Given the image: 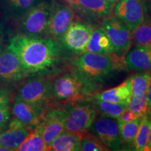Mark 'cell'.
Listing matches in <instances>:
<instances>
[{
  "label": "cell",
  "instance_id": "cell-29",
  "mask_svg": "<svg viewBox=\"0 0 151 151\" xmlns=\"http://www.w3.org/2000/svg\"><path fill=\"white\" fill-rule=\"evenodd\" d=\"M80 137V148L83 151H106L109 148L97 137L89 131L83 132Z\"/></svg>",
  "mask_w": 151,
  "mask_h": 151
},
{
  "label": "cell",
  "instance_id": "cell-1",
  "mask_svg": "<svg viewBox=\"0 0 151 151\" xmlns=\"http://www.w3.org/2000/svg\"><path fill=\"white\" fill-rule=\"evenodd\" d=\"M7 46L18 55L28 78L36 76L52 78L65 71L71 60L61 43L49 38L17 33Z\"/></svg>",
  "mask_w": 151,
  "mask_h": 151
},
{
  "label": "cell",
  "instance_id": "cell-9",
  "mask_svg": "<svg viewBox=\"0 0 151 151\" xmlns=\"http://www.w3.org/2000/svg\"><path fill=\"white\" fill-rule=\"evenodd\" d=\"M67 119L65 106H50L41 119L40 123L36 126L43 140L48 146L60 134L65 132Z\"/></svg>",
  "mask_w": 151,
  "mask_h": 151
},
{
  "label": "cell",
  "instance_id": "cell-2",
  "mask_svg": "<svg viewBox=\"0 0 151 151\" xmlns=\"http://www.w3.org/2000/svg\"><path fill=\"white\" fill-rule=\"evenodd\" d=\"M70 64L71 69L100 86H102V83L115 71L127 68L124 56H119L116 53L100 54L88 51L71 58Z\"/></svg>",
  "mask_w": 151,
  "mask_h": 151
},
{
  "label": "cell",
  "instance_id": "cell-35",
  "mask_svg": "<svg viewBox=\"0 0 151 151\" xmlns=\"http://www.w3.org/2000/svg\"><path fill=\"white\" fill-rule=\"evenodd\" d=\"M0 151H11V150L8 148H6V147L1 146V145H0Z\"/></svg>",
  "mask_w": 151,
  "mask_h": 151
},
{
  "label": "cell",
  "instance_id": "cell-30",
  "mask_svg": "<svg viewBox=\"0 0 151 151\" xmlns=\"http://www.w3.org/2000/svg\"><path fill=\"white\" fill-rule=\"evenodd\" d=\"M11 115L10 105L0 108V131H1L8 123L11 119Z\"/></svg>",
  "mask_w": 151,
  "mask_h": 151
},
{
  "label": "cell",
  "instance_id": "cell-4",
  "mask_svg": "<svg viewBox=\"0 0 151 151\" xmlns=\"http://www.w3.org/2000/svg\"><path fill=\"white\" fill-rule=\"evenodd\" d=\"M50 3L41 0L16 21L18 34L30 37L46 38Z\"/></svg>",
  "mask_w": 151,
  "mask_h": 151
},
{
  "label": "cell",
  "instance_id": "cell-25",
  "mask_svg": "<svg viewBox=\"0 0 151 151\" xmlns=\"http://www.w3.org/2000/svg\"><path fill=\"white\" fill-rule=\"evenodd\" d=\"M151 111L146 116L141 117L140 125L138 130L137 137L133 145L134 150L137 151L144 150L149 135L151 132Z\"/></svg>",
  "mask_w": 151,
  "mask_h": 151
},
{
  "label": "cell",
  "instance_id": "cell-15",
  "mask_svg": "<svg viewBox=\"0 0 151 151\" xmlns=\"http://www.w3.org/2000/svg\"><path fill=\"white\" fill-rule=\"evenodd\" d=\"M49 106L23 101L14 97L11 107L13 117L22 123L35 127L40 123L41 119Z\"/></svg>",
  "mask_w": 151,
  "mask_h": 151
},
{
  "label": "cell",
  "instance_id": "cell-18",
  "mask_svg": "<svg viewBox=\"0 0 151 151\" xmlns=\"http://www.w3.org/2000/svg\"><path fill=\"white\" fill-rule=\"evenodd\" d=\"M41 0H0V11L6 18L16 22Z\"/></svg>",
  "mask_w": 151,
  "mask_h": 151
},
{
  "label": "cell",
  "instance_id": "cell-6",
  "mask_svg": "<svg viewBox=\"0 0 151 151\" xmlns=\"http://www.w3.org/2000/svg\"><path fill=\"white\" fill-rule=\"evenodd\" d=\"M29 78L20 87L15 98L47 106H52V78L41 76Z\"/></svg>",
  "mask_w": 151,
  "mask_h": 151
},
{
  "label": "cell",
  "instance_id": "cell-11",
  "mask_svg": "<svg viewBox=\"0 0 151 151\" xmlns=\"http://www.w3.org/2000/svg\"><path fill=\"white\" fill-rule=\"evenodd\" d=\"M89 132L97 137L109 150H118L122 143L118 121L116 118L101 116L94 120Z\"/></svg>",
  "mask_w": 151,
  "mask_h": 151
},
{
  "label": "cell",
  "instance_id": "cell-12",
  "mask_svg": "<svg viewBox=\"0 0 151 151\" xmlns=\"http://www.w3.org/2000/svg\"><path fill=\"white\" fill-rule=\"evenodd\" d=\"M66 4L88 20L95 21L112 14L116 1L108 0H64Z\"/></svg>",
  "mask_w": 151,
  "mask_h": 151
},
{
  "label": "cell",
  "instance_id": "cell-27",
  "mask_svg": "<svg viewBox=\"0 0 151 151\" xmlns=\"http://www.w3.org/2000/svg\"><path fill=\"white\" fill-rule=\"evenodd\" d=\"M135 46H151V18L145 20L132 32Z\"/></svg>",
  "mask_w": 151,
  "mask_h": 151
},
{
  "label": "cell",
  "instance_id": "cell-23",
  "mask_svg": "<svg viewBox=\"0 0 151 151\" xmlns=\"http://www.w3.org/2000/svg\"><path fill=\"white\" fill-rule=\"evenodd\" d=\"M127 81L132 94H146L151 83V72L139 71L129 77Z\"/></svg>",
  "mask_w": 151,
  "mask_h": 151
},
{
  "label": "cell",
  "instance_id": "cell-17",
  "mask_svg": "<svg viewBox=\"0 0 151 151\" xmlns=\"http://www.w3.org/2000/svg\"><path fill=\"white\" fill-rule=\"evenodd\" d=\"M124 62L129 70L151 71V46H135L124 56Z\"/></svg>",
  "mask_w": 151,
  "mask_h": 151
},
{
  "label": "cell",
  "instance_id": "cell-14",
  "mask_svg": "<svg viewBox=\"0 0 151 151\" xmlns=\"http://www.w3.org/2000/svg\"><path fill=\"white\" fill-rule=\"evenodd\" d=\"M114 15L133 32L146 20V5L143 0H118Z\"/></svg>",
  "mask_w": 151,
  "mask_h": 151
},
{
  "label": "cell",
  "instance_id": "cell-19",
  "mask_svg": "<svg viewBox=\"0 0 151 151\" xmlns=\"http://www.w3.org/2000/svg\"><path fill=\"white\" fill-rule=\"evenodd\" d=\"M86 51L100 54L114 53L110 39L102 28H94L87 45Z\"/></svg>",
  "mask_w": 151,
  "mask_h": 151
},
{
  "label": "cell",
  "instance_id": "cell-20",
  "mask_svg": "<svg viewBox=\"0 0 151 151\" xmlns=\"http://www.w3.org/2000/svg\"><path fill=\"white\" fill-rule=\"evenodd\" d=\"M132 94L127 81L122 83L119 86L105 91L96 93L90 96L86 101L90 99H101L115 103L127 104L128 98Z\"/></svg>",
  "mask_w": 151,
  "mask_h": 151
},
{
  "label": "cell",
  "instance_id": "cell-5",
  "mask_svg": "<svg viewBox=\"0 0 151 151\" xmlns=\"http://www.w3.org/2000/svg\"><path fill=\"white\" fill-rule=\"evenodd\" d=\"M65 131L80 135L89 131L90 126L97 117V111L88 101L67 103Z\"/></svg>",
  "mask_w": 151,
  "mask_h": 151
},
{
  "label": "cell",
  "instance_id": "cell-24",
  "mask_svg": "<svg viewBox=\"0 0 151 151\" xmlns=\"http://www.w3.org/2000/svg\"><path fill=\"white\" fill-rule=\"evenodd\" d=\"M18 151H46L48 150L47 144L41 137L40 132L35 127L17 148Z\"/></svg>",
  "mask_w": 151,
  "mask_h": 151
},
{
  "label": "cell",
  "instance_id": "cell-7",
  "mask_svg": "<svg viewBox=\"0 0 151 151\" xmlns=\"http://www.w3.org/2000/svg\"><path fill=\"white\" fill-rule=\"evenodd\" d=\"M101 27L110 39L114 53L124 56L133 43L132 32L120 19L112 14L101 20Z\"/></svg>",
  "mask_w": 151,
  "mask_h": 151
},
{
  "label": "cell",
  "instance_id": "cell-8",
  "mask_svg": "<svg viewBox=\"0 0 151 151\" xmlns=\"http://www.w3.org/2000/svg\"><path fill=\"white\" fill-rule=\"evenodd\" d=\"M74 11L67 4L50 3L46 38L60 41L67 28L74 19Z\"/></svg>",
  "mask_w": 151,
  "mask_h": 151
},
{
  "label": "cell",
  "instance_id": "cell-31",
  "mask_svg": "<svg viewBox=\"0 0 151 151\" xmlns=\"http://www.w3.org/2000/svg\"><path fill=\"white\" fill-rule=\"evenodd\" d=\"M12 99V93L8 88H0V108L10 105Z\"/></svg>",
  "mask_w": 151,
  "mask_h": 151
},
{
  "label": "cell",
  "instance_id": "cell-28",
  "mask_svg": "<svg viewBox=\"0 0 151 151\" xmlns=\"http://www.w3.org/2000/svg\"><path fill=\"white\" fill-rule=\"evenodd\" d=\"M127 109L135 113L139 117L146 116L151 111L149 106L146 94H131L128 98Z\"/></svg>",
  "mask_w": 151,
  "mask_h": 151
},
{
  "label": "cell",
  "instance_id": "cell-22",
  "mask_svg": "<svg viewBox=\"0 0 151 151\" xmlns=\"http://www.w3.org/2000/svg\"><path fill=\"white\" fill-rule=\"evenodd\" d=\"M88 101L101 116L116 119L124 109H127V104L115 103L101 99H90Z\"/></svg>",
  "mask_w": 151,
  "mask_h": 151
},
{
  "label": "cell",
  "instance_id": "cell-33",
  "mask_svg": "<svg viewBox=\"0 0 151 151\" xmlns=\"http://www.w3.org/2000/svg\"><path fill=\"white\" fill-rule=\"evenodd\" d=\"M146 97H147V99H148L149 106H150V109L151 110V83L150 86L148 87V90H147L146 92Z\"/></svg>",
  "mask_w": 151,
  "mask_h": 151
},
{
  "label": "cell",
  "instance_id": "cell-3",
  "mask_svg": "<svg viewBox=\"0 0 151 151\" xmlns=\"http://www.w3.org/2000/svg\"><path fill=\"white\" fill-rule=\"evenodd\" d=\"M51 94L52 104H67L85 101L97 93L102 88L79 75L73 69L63 71L52 77Z\"/></svg>",
  "mask_w": 151,
  "mask_h": 151
},
{
  "label": "cell",
  "instance_id": "cell-21",
  "mask_svg": "<svg viewBox=\"0 0 151 151\" xmlns=\"http://www.w3.org/2000/svg\"><path fill=\"white\" fill-rule=\"evenodd\" d=\"M48 150L78 151L80 148V137L72 132L65 131L56 137L48 146Z\"/></svg>",
  "mask_w": 151,
  "mask_h": 151
},
{
  "label": "cell",
  "instance_id": "cell-16",
  "mask_svg": "<svg viewBox=\"0 0 151 151\" xmlns=\"http://www.w3.org/2000/svg\"><path fill=\"white\" fill-rule=\"evenodd\" d=\"M7 124L6 127L0 131V145L11 151L16 150L35 127L26 125L14 117Z\"/></svg>",
  "mask_w": 151,
  "mask_h": 151
},
{
  "label": "cell",
  "instance_id": "cell-10",
  "mask_svg": "<svg viewBox=\"0 0 151 151\" xmlns=\"http://www.w3.org/2000/svg\"><path fill=\"white\" fill-rule=\"evenodd\" d=\"M94 27L91 24L73 21L67 28L60 42L69 52L76 55L86 51Z\"/></svg>",
  "mask_w": 151,
  "mask_h": 151
},
{
  "label": "cell",
  "instance_id": "cell-32",
  "mask_svg": "<svg viewBox=\"0 0 151 151\" xmlns=\"http://www.w3.org/2000/svg\"><path fill=\"white\" fill-rule=\"evenodd\" d=\"M138 118H139V116L136 114L135 113H134L133 111L129 109H126L120 113V115L117 118V120H118V121L120 122H129L133 121V120H136Z\"/></svg>",
  "mask_w": 151,
  "mask_h": 151
},
{
  "label": "cell",
  "instance_id": "cell-38",
  "mask_svg": "<svg viewBox=\"0 0 151 151\" xmlns=\"http://www.w3.org/2000/svg\"><path fill=\"white\" fill-rule=\"evenodd\" d=\"M150 116H151V115H150Z\"/></svg>",
  "mask_w": 151,
  "mask_h": 151
},
{
  "label": "cell",
  "instance_id": "cell-13",
  "mask_svg": "<svg viewBox=\"0 0 151 151\" xmlns=\"http://www.w3.org/2000/svg\"><path fill=\"white\" fill-rule=\"evenodd\" d=\"M20 58L7 46L0 51V82L14 84L27 78Z\"/></svg>",
  "mask_w": 151,
  "mask_h": 151
},
{
  "label": "cell",
  "instance_id": "cell-26",
  "mask_svg": "<svg viewBox=\"0 0 151 151\" xmlns=\"http://www.w3.org/2000/svg\"><path fill=\"white\" fill-rule=\"evenodd\" d=\"M141 120V117H139L133 121L129 122L118 121L119 130L122 142L133 145L139 130Z\"/></svg>",
  "mask_w": 151,
  "mask_h": 151
},
{
  "label": "cell",
  "instance_id": "cell-36",
  "mask_svg": "<svg viewBox=\"0 0 151 151\" xmlns=\"http://www.w3.org/2000/svg\"><path fill=\"white\" fill-rule=\"evenodd\" d=\"M108 1H116V2H117V1H118V0H108Z\"/></svg>",
  "mask_w": 151,
  "mask_h": 151
},
{
  "label": "cell",
  "instance_id": "cell-37",
  "mask_svg": "<svg viewBox=\"0 0 151 151\" xmlns=\"http://www.w3.org/2000/svg\"><path fill=\"white\" fill-rule=\"evenodd\" d=\"M0 45H1V37H0Z\"/></svg>",
  "mask_w": 151,
  "mask_h": 151
},
{
  "label": "cell",
  "instance_id": "cell-34",
  "mask_svg": "<svg viewBox=\"0 0 151 151\" xmlns=\"http://www.w3.org/2000/svg\"><path fill=\"white\" fill-rule=\"evenodd\" d=\"M144 150L146 151H151V132L150 133V135H149L148 142H147V144L146 147H145Z\"/></svg>",
  "mask_w": 151,
  "mask_h": 151
}]
</instances>
